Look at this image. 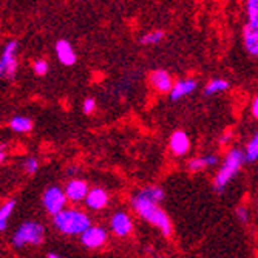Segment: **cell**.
<instances>
[{"label": "cell", "instance_id": "obj_20", "mask_svg": "<svg viewBox=\"0 0 258 258\" xmlns=\"http://www.w3.org/2000/svg\"><path fill=\"white\" fill-rule=\"evenodd\" d=\"M141 195H144L146 198L155 201V203H161L164 198H166V194H164V190L161 189V187L158 185H150V187H146V189H143L139 192Z\"/></svg>", "mask_w": 258, "mask_h": 258}, {"label": "cell", "instance_id": "obj_29", "mask_svg": "<svg viewBox=\"0 0 258 258\" xmlns=\"http://www.w3.org/2000/svg\"><path fill=\"white\" fill-rule=\"evenodd\" d=\"M0 162H5V146L0 147Z\"/></svg>", "mask_w": 258, "mask_h": 258}, {"label": "cell", "instance_id": "obj_6", "mask_svg": "<svg viewBox=\"0 0 258 258\" xmlns=\"http://www.w3.org/2000/svg\"><path fill=\"white\" fill-rule=\"evenodd\" d=\"M17 48L19 43L16 40H10L4 48L2 59H0V75L7 79H13L17 72Z\"/></svg>", "mask_w": 258, "mask_h": 258}, {"label": "cell", "instance_id": "obj_24", "mask_svg": "<svg viewBox=\"0 0 258 258\" xmlns=\"http://www.w3.org/2000/svg\"><path fill=\"white\" fill-rule=\"evenodd\" d=\"M48 70H50L48 62L43 60V59H39V60H36V62L33 63V72H34L37 76H45L46 73H48Z\"/></svg>", "mask_w": 258, "mask_h": 258}, {"label": "cell", "instance_id": "obj_22", "mask_svg": "<svg viewBox=\"0 0 258 258\" xmlns=\"http://www.w3.org/2000/svg\"><path fill=\"white\" fill-rule=\"evenodd\" d=\"M247 14L249 23L252 27L258 28V0H247Z\"/></svg>", "mask_w": 258, "mask_h": 258}, {"label": "cell", "instance_id": "obj_27", "mask_svg": "<svg viewBox=\"0 0 258 258\" xmlns=\"http://www.w3.org/2000/svg\"><path fill=\"white\" fill-rule=\"evenodd\" d=\"M237 217L241 223H247L249 220V212H247V209L246 207H238L237 209Z\"/></svg>", "mask_w": 258, "mask_h": 258}, {"label": "cell", "instance_id": "obj_14", "mask_svg": "<svg viewBox=\"0 0 258 258\" xmlns=\"http://www.w3.org/2000/svg\"><path fill=\"white\" fill-rule=\"evenodd\" d=\"M197 87H198V84H197V81H194V79L178 81V82L173 85L172 91H170V98H172V101H178V99H181V98H184V96H187V95H190L192 91L197 90Z\"/></svg>", "mask_w": 258, "mask_h": 258}, {"label": "cell", "instance_id": "obj_12", "mask_svg": "<svg viewBox=\"0 0 258 258\" xmlns=\"http://www.w3.org/2000/svg\"><path fill=\"white\" fill-rule=\"evenodd\" d=\"M85 204L91 210H102L108 204V194L104 189L95 187V189H91L88 192V195L85 198Z\"/></svg>", "mask_w": 258, "mask_h": 258}, {"label": "cell", "instance_id": "obj_1", "mask_svg": "<svg viewBox=\"0 0 258 258\" xmlns=\"http://www.w3.org/2000/svg\"><path fill=\"white\" fill-rule=\"evenodd\" d=\"M132 206L136 212L139 214L141 218H144L155 227H158L164 237L172 235V223L167 214L159 207V203H155L144 195H141L139 192L132 198Z\"/></svg>", "mask_w": 258, "mask_h": 258}, {"label": "cell", "instance_id": "obj_5", "mask_svg": "<svg viewBox=\"0 0 258 258\" xmlns=\"http://www.w3.org/2000/svg\"><path fill=\"white\" fill-rule=\"evenodd\" d=\"M42 201H43V207H45L46 212L51 214V215H56L60 212V210L65 209L68 197H67L65 190H62L60 187L53 185V187H48V189L45 190Z\"/></svg>", "mask_w": 258, "mask_h": 258}, {"label": "cell", "instance_id": "obj_16", "mask_svg": "<svg viewBox=\"0 0 258 258\" xmlns=\"http://www.w3.org/2000/svg\"><path fill=\"white\" fill-rule=\"evenodd\" d=\"M218 164V158L215 155H207V156H201V158H194L189 161V170L190 172H200L204 170L210 166H215Z\"/></svg>", "mask_w": 258, "mask_h": 258}, {"label": "cell", "instance_id": "obj_23", "mask_svg": "<svg viewBox=\"0 0 258 258\" xmlns=\"http://www.w3.org/2000/svg\"><path fill=\"white\" fill-rule=\"evenodd\" d=\"M162 37H164V31L155 30V31H150L146 36L141 37V43H143V45H155V43L161 42Z\"/></svg>", "mask_w": 258, "mask_h": 258}, {"label": "cell", "instance_id": "obj_3", "mask_svg": "<svg viewBox=\"0 0 258 258\" xmlns=\"http://www.w3.org/2000/svg\"><path fill=\"white\" fill-rule=\"evenodd\" d=\"M244 161H246V155L240 149H233L227 153L224 164L221 166V169L217 173L215 181H214V187L217 192H223L226 189V185L240 172Z\"/></svg>", "mask_w": 258, "mask_h": 258}, {"label": "cell", "instance_id": "obj_2", "mask_svg": "<svg viewBox=\"0 0 258 258\" xmlns=\"http://www.w3.org/2000/svg\"><path fill=\"white\" fill-rule=\"evenodd\" d=\"M54 227L63 235H81V233L91 226V220L87 214L78 209H63L59 214L53 215Z\"/></svg>", "mask_w": 258, "mask_h": 258}, {"label": "cell", "instance_id": "obj_17", "mask_svg": "<svg viewBox=\"0 0 258 258\" xmlns=\"http://www.w3.org/2000/svg\"><path fill=\"white\" fill-rule=\"evenodd\" d=\"M10 127L13 132H17V133H27L33 128V122L31 119L25 118V116H14L10 121Z\"/></svg>", "mask_w": 258, "mask_h": 258}, {"label": "cell", "instance_id": "obj_11", "mask_svg": "<svg viewBox=\"0 0 258 258\" xmlns=\"http://www.w3.org/2000/svg\"><path fill=\"white\" fill-rule=\"evenodd\" d=\"M150 82H152L153 88L158 90L159 93H170L173 88L170 75L167 72H164V70H155V72H152Z\"/></svg>", "mask_w": 258, "mask_h": 258}, {"label": "cell", "instance_id": "obj_8", "mask_svg": "<svg viewBox=\"0 0 258 258\" xmlns=\"http://www.w3.org/2000/svg\"><path fill=\"white\" fill-rule=\"evenodd\" d=\"M110 226H111V230L114 232V235H118V237H127L133 230V223L130 217L125 212H122V210L116 212L111 217Z\"/></svg>", "mask_w": 258, "mask_h": 258}, {"label": "cell", "instance_id": "obj_28", "mask_svg": "<svg viewBox=\"0 0 258 258\" xmlns=\"http://www.w3.org/2000/svg\"><path fill=\"white\" fill-rule=\"evenodd\" d=\"M252 114L258 119V96L253 99V104H252Z\"/></svg>", "mask_w": 258, "mask_h": 258}, {"label": "cell", "instance_id": "obj_19", "mask_svg": "<svg viewBox=\"0 0 258 258\" xmlns=\"http://www.w3.org/2000/svg\"><path fill=\"white\" fill-rule=\"evenodd\" d=\"M14 207H16V201L14 200H10L7 201L2 209H0V230H5L7 229V223H8V218L11 217V214L14 212Z\"/></svg>", "mask_w": 258, "mask_h": 258}, {"label": "cell", "instance_id": "obj_4", "mask_svg": "<svg viewBox=\"0 0 258 258\" xmlns=\"http://www.w3.org/2000/svg\"><path fill=\"white\" fill-rule=\"evenodd\" d=\"M45 237V229L40 223L36 221H27L23 223L13 235V246L16 249H22L28 244H42Z\"/></svg>", "mask_w": 258, "mask_h": 258}, {"label": "cell", "instance_id": "obj_21", "mask_svg": "<svg viewBox=\"0 0 258 258\" xmlns=\"http://www.w3.org/2000/svg\"><path fill=\"white\" fill-rule=\"evenodd\" d=\"M244 155H246V161H249V162H253L258 159V133L250 139V143L246 147Z\"/></svg>", "mask_w": 258, "mask_h": 258}, {"label": "cell", "instance_id": "obj_26", "mask_svg": "<svg viewBox=\"0 0 258 258\" xmlns=\"http://www.w3.org/2000/svg\"><path fill=\"white\" fill-rule=\"evenodd\" d=\"M95 110H96V101H95V99H93V98H88V99L84 101L82 111H84L85 114H91Z\"/></svg>", "mask_w": 258, "mask_h": 258}, {"label": "cell", "instance_id": "obj_10", "mask_svg": "<svg viewBox=\"0 0 258 258\" xmlns=\"http://www.w3.org/2000/svg\"><path fill=\"white\" fill-rule=\"evenodd\" d=\"M56 56L59 59V62L65 67H72L76 63V53L73 50L72 43L68 40H57L56 43Z\"/></svg>", "mask_w": 258, "mask_h": 258}, {"label": "cell", "instance_id": "obj_30", "mask_svg": "<svg viewBox=\"0 0 258 258\" xmlns=\"http://www.w3.org/2000/svg\"><path fill=\"white\" fill-rule=\"evenodd\" d=\"M229 138H230V135H229V133H227V135H224V136L221 138V144H226L227 141H229Z\"/></svg>", "mask_w": 258, "mask_h": 258}, {"label": "cell", "instance_id": "obj_15", "mask_svg": "<svg viewBox=\"0 0 258 258\" xmlns=\"http://www.w3.org/2000/svg\"><path fill=\"white\" fill-rule=\"evenodd\" d=\"M243 39H244V46L247 53L252 56H258V28L247 23L243 28Z\"/></svg>", "mask_w": 258, "mask_h": 258}, {"label": "cell", "instance_id": "obj_13", "mask_svg": "<svg viewBox=\"0 0 258 258\" xmlns=\"http://www.w3.org/2000/svg\"><path fill=\"white\" fill-rule=\"evenodd\" d=\"M170 149L176 156H182L189 152L190 149V141L184 132L178 130L170 136Z\"/></svg>", "mask_w": 258, "mask_h": 258}, {"label": "cell", "instance_id": "obj_7", "mask_svg": "<svg viewBox=\"0 0 258 258\" xmlns=\"http://www.w3.org/2000/svg\"><path fill=\"white\" fill-rule=\"evenodd\" d=\"M107 241V232L102 227L98 226H90L81 233V243L87 249H99Z\"/></svg>", "mask_w": 258, "mask_h": 258}, {"label": "cell", "instance_id": "obj_18", "mask_svg": "<svg viewBox=\"0 0 258 258\" xmlns=\"http://www.w3.org/2000/svg\"><path fill=\"white\" fill-rule=\"evenodd\" d=\"M229 88V82L224 81V79H212L207 87L204 88V95L206 96H212V95H217V93H221L224 90Z\"/></svg>", "mask_w": 258, "mask_h": 258}, {"label": "cell", "instance_id": "obj_31", "mask_svg": "<svg viewBox=\"0 0 258 258\" xmlns=\"http://www.w3.org/2000/svg\"><path fill=\"white\" fill-rule=\"evenodd\" d=\"M46 256H48V258H59L60 255H59V253H53V252H50V253H46Z\"/></svg>", "mask_w": 258, "mask_h": 258}, {"label": "cell", "instance_id": "obj_9", "mask_svg": "<svg viewBox=\"0 0 258 258\" xmlns=\"http://www.w3.org/2000/svg\"><path fill=\"white\" fill-rule=\"evenodd\" d=\"M88 185L85 181L82 179H73V181H70L65 187V194L68 197L70 201H73V203H79L82 200L87 198L88 195Z\"/></svg>", "mask_w": 258, "mask_h": 258}, {"label": "cell", "instance_id": "obj_25", "mask_svg": "<svg viewBox=\"0 0 258 258\" xmlns=\"http://www.w3.org/2000/svg\"><path fill=\"white\" fill-rule=\"evenodd\" d=\"M39 169V161L36 158H28L25 162H23V170H25L28 175H34Z\"/></svg>", "mask_w": 258, "mask_h": 258}]
</instances>
